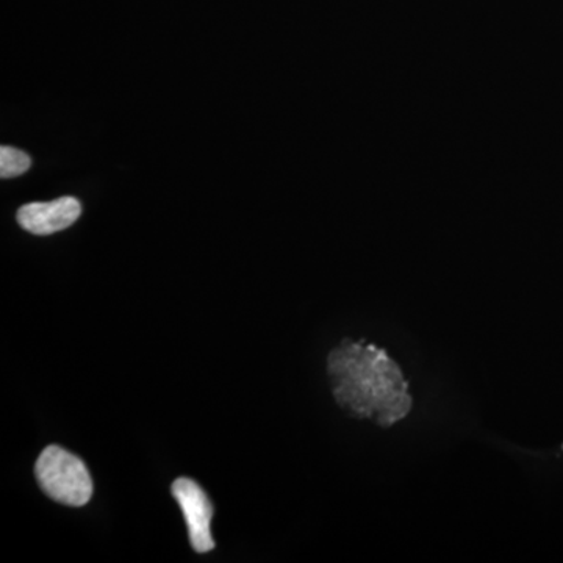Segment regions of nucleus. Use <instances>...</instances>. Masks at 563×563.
<instances>
[{
	"label": "nucleus",
	"instance_id": "1",
	"mask_svg": "<svg viewBox=\"0 0 563 563\" xmlns=\"http://www.w3.org/2000/svg\"><path fill=\"white\" fill-rule=\"evenodd\" d=\"M328 369L335 401L352 417L390 428L412 410L401 368L374 344L344 340L329 354Z\"/></svg>",
	"mask_w": 563,
	"mask_h": 563
},
{
	"label": "nucleus",
	"instance_id": "2",
	"mask_svg": "<svg viewBox=\"0 0 563 563\" xmlns=\"http://www.w3.org/2000/svg\"><path fill=\"white\" fill-rule=\"evenodd\" d=\"M41 490L54 501L80 507L90 501L92 481L87 466L76 455L57 444L41 453L35 466Z\"/></svg>",
	"mask_w": 563,
	"mask_h": 563
},
{
	"label": "nucleus",
	"instance_id": "3",
	"mask_svg": "<svg viewBox=\"0 0 563 563\" xmlns=\"http://www.w3.org/2000/svg\"><path fill=\"white\" fill-rule=\"evenodd\" d=\"M173 496L179 503L185 520H187L192 550L198 553H209L214 548L210 532L213 506H211L209 496L195 481L187 479V477H180L173 484Z\"/></svg>",
	"mask_w": 563,
	"mask_h": 563
},
{
	"label": "nucleus",
	"instance_id": "4",
	"mask_svg": "<svg viewBox=\"0 0 563 563\" xmlns=\"http://www.w3.org/2000/svg\"><path fill=\"white\" fill-rule=\"evenodd\" d=\"M80 202L76 198L65 196L52 202H33L21 207L18 211V222L33 235H51L65 231L79 220Z\"/></svg>",
	"mask_w": 563,
	"mask_h": 563
},
{
	"label": "nucleus",
	"instance_id": "5",
	"mask_svg": "<svg viewBox=\"0 0 563 563\" xmlns=\"http://www.w3.org/2000/svg\"><path fill=\"white\" fill-rule=\"evenodd\" d=\"M31 157L25 152L10 146L0 147V177L2 179L22 176L31 169Z\"/></svg>",
	"mask_w": 563,
	"mask_h": 563
}]
</instances>
